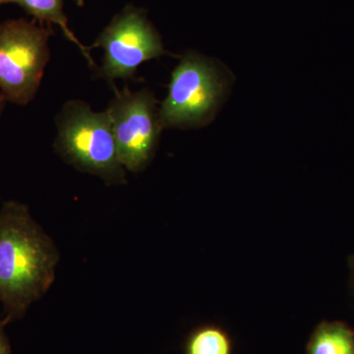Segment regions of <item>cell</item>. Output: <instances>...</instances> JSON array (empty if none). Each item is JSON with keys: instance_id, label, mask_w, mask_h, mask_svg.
Returning a JSON list of instances; mask_svg holds the SVG:
<instances>
[{"instance_id": "obj_9", "label": "cell", "mask_w": 354, "mask_h": 354, "mask_svg": "<svg viewBox=\"0 0 354 354\" xmlns=\"http://www.w3.org/2000/svg\"><path fill=\"white\" fill-rule=\"evenodd\" d=\"M186 354H232V342L221 328L207 326L191 335Z\"/></svg>"}, {"instance_id": "obj_5", "label": "cell", "mask_w": 354, "mask_h": 354, "mask_svg": "<svg viewBox=\"0 0 354 354\" xmlns=\"http://www.w3.org/2000/svg\"><path fill=\"white\" fill-rule=\"evenodd\" d=\"M92 48L104 50L101 78L114 88L115 80H131L142 64L167 55L162 38L144 9L127 6L104 28Z\"/></svg>"}, {"instance_id": "obj_13", "label": "cell", "mask_w": 354, "mask_h": 354, "mask_svg": "<svg viewBox=\"0 0 354 354\" xmlns=\"http://www.w3.org/2000/svg\"><path fill=\"white\" fill-rule=\"evenodd\" d=\"M74 2L77 4V6L82 7L84 6V0H73Z\"/></svg>"}, {"instance_id": "obj_4", "label": "cell", "mask_w": 354, "mask_h": 354, "mask_svg": "<svg viewBox=\"0 0 354 354\" xmlns=\"http://www.w3.org/2000/svg\"><path fill=\"white\" fill-rule=\"evenodd\" d=\"M50 26L35 21H0V93L6 101L25 106L38 93L50 62Z\"/></svg>"}, {"instance_id": "obj_10", "label": "cell", "mask_w": 354, "mask_h": 354, "mask_svg": "<svg viewBox=\"0 0 354 354\" xmlns=\"http://www.w3.org/2000/svg\"><path fill=\"white\" fill-rule=\"evenodd\" d=\"M0 354H11L10 344L4 330V322L0 321Z\"/></svg>"}, {"instance_id": "obj_1", "label": "cell", "mask_w": 354, "mask_h": 354, "mask_svg": "<svg viewBox=\"0 0 354 354\" xmlns=\"http://www.w3.org/2000/svg\"><path fill=\"white\" fill-rule=\"evenodd\" d=\"M55 241L23 203L0 207V304L8 320L22 318L55 283Z\"/></svg>"}, {"instance_id": "obj_6", "label": "cell", "mask_w": 354, "mask_h": 354, "mask_svg": "<svg viewBox=\"0 0 354 354\" xmlns=\"http://www.w3.org/2000/svg\"><path fill=\"white\" fill-rule=\"evenodd\" d=\"M113 99L106 109L111 116L118 158L127 171L140 172L150 164L157 151L160 132L155 95L148 88L131 92L114 88Z\"/></svg>"}, {"instance_id": "obj_2", "label": "cell", "mask_w": 354, "mask_h": 354, "mask_svg": "<svg viewBox=\"0 0 354 354\" xmlns=\"http://www.w3.org/2000/svg\"><path fill=\"white\" fill-rule=\"evenodd\" d=\"M55 150L67 164L101 178L108 185L127 183L108 111H94L87 102L72 100L57 114Z\"/></svg>"}, {"instance_id": "obj_8", "label": "cell", "mask_w": 354, "mask_h": 354, "mask_svg": "<svg viewBox=\"0 0 354 354\" xmlns=\"http://www.w3.org/2000/svg\"><path fill=\"white\" fill-rule=\"evenodd\" d=\"M307 354H354V330L341 321H324L310 337Z\"/></svg>"}, {"instance_id": "obj_11", "label": "cell", "mask_w": 354, "mask_h": 354, "mask_svg": "<svg viewBox=\"0 0 354 354\" xmlns=\"http://www.w3.org/2000/svg\"><path fill=\"white\" fill-rule=\"evenodd\" d=\"M349 269V285H351V291L354 295V254L349 256L348 260Z\"/></svg>"}, {"instance_id": "obj_12", "label": "cell", "mask_w": 354, "mask_h": 354, "mask_svg": "<svg viewBox=\"0 0 354 354\" xmlns=\"http://www.w3.org/2000/svg\"><path fill=\"white\" fill-rule=\"evenodd\" d=\"M4 102H6V99H4L3 95L0 93V114H1L2 109L4 108Z\"/></svg>"}, {"instance_id": "obj_14", "label": "cell", "mask_w": 354, "mask_h": 354, "mask_svg": "<svg viewBox=\"0 0 354 354\" xmlns=\"http://www.w3.org/2000/svg\"><path fill=\"white\" fill-rule=\"evenodd\" d=\"M3 3H6V0H0V6H1Z\"/></svg>"}, {"instance_id": "obj_7", "label": "cell", "mask_w": 354, "mask_h": 354, "mask_svg": "<svg viewBox=\"0 0 354 354\" xmlns=\"http://www.w3.org/2000/svg\"><path fill=\"white\" fill-rule=\"evenodd\" d=\"M6 3H15L22 7L26 12L32 16L41 24L48 23V25L58 26L64 32L65 38L78 46L84 57L87 59L88 65L94 70L97 68L95 60L90 55L91 48L84 46L69 28L68 21L64 11V0H6Z\"/></svg>"}, {"instance_id": "obj_3", "label": "cell", "mask_w": 354, "mask_h": 354, "mask_svg": "<svg viewBox=\"0 0 354 354\" xmlns=\"http://www.w3.org/2000/svg\"><path fill=\"white\" fill-rule=\"evenodd\" d=\"M227 79L209 58L187 53L172 72L167 97L160 108L162 128H197L208 124L227 92Z\"/></svg>"}]
</instances>
